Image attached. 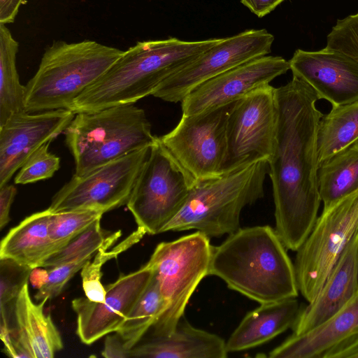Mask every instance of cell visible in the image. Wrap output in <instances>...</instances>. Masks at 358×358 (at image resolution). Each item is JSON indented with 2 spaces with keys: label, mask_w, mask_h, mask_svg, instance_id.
Wrapping results in <instances>:
<instances>
[{
  "label": "cell",
  "mask_w": 358,
  "mask_h": 358,
  "mask_svg": "<svg viewBox=\"0 0 358 358\" xmlns=\"http://www.w3.org/2000/svg\"><path fill=\"white\" fill-rule=\"evenodd\" d=\"M313 89L293 76L275 88L277 125L268 171L275 206V231L287 250L296 251L317 218V129L322 113Z\"/></svg>",
  "instance_id": "6da1fadb"
},
{
  "label": "cell",
  "mask_w": 358,
  "mask_h": 358,
  "mask_svg": "<svg viewBox=\"0 0 358 358\" xmlns=\"http://www.w3.org/2000/svg\"><path fill=\"white\" fill-rule=\"evenodd\" d=\"M221 40L185 41L169 38L138 42L78 96L69 110L77 114L134 104L152 95L166 78Z\"/></svg>",
  "instance_id": "7a4b0ae2"
},
{
  "label": "cell",
  "mask_w": 358,
  "mask_h": 358,
  "mask_svg": "<svg viewBox=\"0 0 358 358\" xmlns=\"http://www.w3.org/2000/svg\"><path fill=\"white\" fill-rule=\"evenodd\" d=\"M270 226L240 228L213 246L208 275L258 303L297 297L294 266Z\"/></svg>",
  "instance_id": "3957f363"
},
{
  "label": "cell",
  "mask_w": 358,
  "mask_h": 358,
  "mask_svg": "<svg viewBox=\"0 0 358 358\" xmlns=\"http://www.w3.org/2000/svg\"><path fill=\"white\" fill-rule=\"evenodd\" d=\"M268 171V160L259 158L216 178L196 181L184 206L162 232L196 229L209 238L234 233L241 228L242 210L263 198Z\"/></svg>",
  "instance_id": "277c9868"
},
{
  "label": "cell",
  "mask_w": 358,
  "mask_h": 358,
  "mask_svg": "<svg viewBox=\"0 0 358 358\" xmlns=\"http://www.w3.org/2000/svg\"><path fill=\"white\" fill-rule=\"evenodd\" d=\"M124 52L92 40L54 41L45 50L36 73L25 86L26 112L69 109Z\"/></svg>",
  "instance_id": "5b68a950"
},
{
  "label": "cell",
  "mask_w": 358,
  "mask_h": 358,
  "mask_svg": "<svg viewBox=\"0 0 358 358\" xmlns=\"http://www.w3.org/2000/svg\"><path fill=\"white\" fill-rule=\"evenodd\" d=\"M75 175H85L136 150L151 147L157 137L143 109L134 104L80 113L65 130Z\"/></svg>",
  "instance_id": "8992f818"
},
{
  "label": "cell",
  "mask_w": 358,
  "mask_h": 358,
  "mask_svg": "<svg viewBox=\"0 0 358 358\" xmlns=\"http://www.w3.org/2000/svg\"><path fill=\"white\" fill-rule=\"evenodd\" d=\"M212 250L210 238L199 231L157 245L147 264L168 306L150 328L152 336H168L175 330L196 287L208 275Z\"/></svg>",
  "instance_id": "52a82bcc"
},
{
  "label": "cell",
  "mask_w": 358,
  "mask_h": 358,
  "mask_svg": "<svg viewBox=\"0 0 358 358\" xmlns=\"http://www.w3.org/2000/svg\"><path fill=\"white\" fill-rule=\"evenodd\" d=\"M196 181L157 136L127 203L138 227L150 235L162 233L184 206Z\"/></svg>",
  "instance_id": "ba28073f"
},
{
  "label": "cell",
  "mask_w": 358,
  "mask_h": 358,
  "mask_svg": "<svg viewBox=\"0 0 358 358\" xmlns=\"http://www.w3.org/2000/svg\"><path fill=\"white\" fill-rule=\"evenodd\" d=\"M358 229V189L323 207L294 263L299 292L313 301Z\"/></svg>",
  "instance_id": "9c48e42d"
},
{
  "label": "cell",
  "mask_w": 358,
  "mask_h": 358,
  "mask_svg": "<svg viewBox=\"0 0 358 358\" xmlns=\"http://www.w3.org/2000/svg\"><path fill=\"white\" fill-rule=\"evenodd\" d=\"M150 150H136L83 176L74 174L53 196L49 210L105 213L127 204Z\"/></svg>",
  "instance_id": "30bf717a"
},
{
  "label": "cell",
  "mask_w": 358,
  "mask_h": 358,
  "mask_svg": "<svg viewBox=\"0 0 358 358\" xmlns=\"http://www.w3.org/2000/svg\"><path fill=\"white\" fill-rule=\"evenodd\" d=\"M232 103L197 114H182L175 128L159 137L169 152L196 181L223 173L227 122Z\"/></svg>",
  "instance_id": "8fae6325"
},
{
  "label": "cell",
  "mask_w": 358,
  "mask_h": 358,
  "mask_svg": "<svg viewBox=\"0 0 358 358\" xmlns=\"http://www.w3.org/2000/svg\"><path fill=\"white\" fill-rule=\"evenodd\" d=\"M275 88L260 87L232 103L223 173L255 159L268 160L276 134Z\"/></svg>",
  "instance_id": "7c38bea8"
},
{
  "label": "cell",
  "mask_w": 358,
  "mask_h": 358,
  "mask_svg": "<svg viewBox=\"0 0 358 358\" xmlns=\"http://www.w3.org/2000/svg\"><path fill=\"white\" fill-rule=\"evenodd\" d=\"M273 36L266 29H250L222 40L169 76L152 96L181 102L196 87L240 64L271 52Z\"/></svg>",
  "instance_id": "4fadbf2b"
},
{
  "label": "cell",
  "mask_w": 358,
  "mask_h": 358,
  "mask_svg": "<svg viewBox=\"0 0 358 358\" xmlns=\"http://www.w3.org/2000/svg\"><path fill=\"white\" fill-rule=\"evenodd\" d=\"M154 274L148 264L138 270L122 275L104 286L102 302L85 297L72 301L77 315L76 334L82 343L90 345L101 337L116 332L143 294Z\"/></svg>",
  "instance_id": "5bb4252c"
},
{
  "label": "cell",
  "mask_w": 358,
  "mask_h": 358,
  "mask_svg": "<svg viewBox=\"0 0 358 358\" xmlns=\"http://www.w3.org/2000/svg\"><path fill=\"white\" fill-rule=\"evenodd\" d=\"M290 69L280 56H263L200 84L180 102L182 114L194 115L234 103Z\"/></svg>",
  "instance_id": "9a60e30c"
},
{
  "label": "cell",
  "mask_w": 358,
  "mask_h": 358,
  "mask_svg": "<svg viewBox=\"0 0 358 358\" xmlns=\"http://www.w3.org/2000/svg\"><path fill=\"white\" fill-rule=\"evenodd\" d=\"M76 113L69 109L22 113L0 126V187L41 146L65 131Z\"/></svg>",
  "instance_id": "2e32d148"
},
{
  "label": "cell",
  "mask_w": 358,
  "mask_h": 358,
  "mask_svg": "<svg viewBox=\"0 0 358 358\" xmlns=\"http://www.w3.org/2000/svg\"><path fill=\"white\" fill-rule=\"evenodd\" d=\"M293 76L332 107L358 101V62L327 47L317 51L296 50L289 60Z\"/></svg>",
  "instance_id": "e0dca14e"
},
{
  "label": "cell",
  "mask_w": 358,
  "mask_h": 358,
  "mask_svg": "<svg viewBox=\"0 0 358 358\" xmlns=\"http://www.w3.org/2000/svg\"><path fill=\"white\" fill-rule=\"evenodd\" d=\"M358 292L357 231L333 267L315 298L301 308L293 334L309 332L328 322Z\"/></svg>",
  "instance_id": "ac0fdd59"
},
{
  "label": "cell",
  "mask_w": 358,
  "mask_h": 358,
  "mask_svg": "<svg viewBox=\"0 0 358 358\" xmlns=\"http://www.w3.org/2000/svg\"><path fill=\"white\" fill-rule=\"evenodd\" d=\"M47 301L34 303L27 282L13 303L15 327L12 335L19 357L52 358L63 348L59 332L43 310Z\"/></svg>",
  "instance_id": "d6986e66"
},
{
  "label": "cell",
  "mask_w": 358,
  "mask_h": 358,
  "mask_svg": "<svg viewBox=\"0 0 358 358\" xmlns=\"http://www.w3.org/2000/svg\"><path fill=\"white\" fill-rule=\"evenodd\" d=\"M228 353L223 338L194 327L185 315L169 336L151 335L131 349V357L226 358Z\"/></svg>",
  "instance_id": "ffe728a7"
},
{
  "label": "cell",
  "mask_w": 358,
  "mask_h": 358,
  "mask_svg": "<svg viewBox=\"0 0 358 358\" xmlns=\"http://www.w3.org/2000/svg\"><path fill=\"white\" fill-rule=\"evenodd\" d=\"M301 307L295 298L261 303L248 312L226 342L228 352L255 348L294 324Z\"/></svg>",
  "instance_id": "44dd1931"
},
{
  "label": "cell",
  "mask_w": 358,
  "mask_h": 358,
  "mask_svg": "<svg viewBox=\"0 0 358 358\" xmlns=\"http://www.w3.org/2000/svg\"><path fill=\"white\" fill-rule=\"evenodd\" d=\"M358 334V292L336 315L303 334H292L268 354L271 358H322L338 342Z\"/></svg>",
  "instance_id": "7402d4cb"
},
{
  "label": "cell",
  "mask_w": 358,
  "mask_h": 358,
  "mask_svg": "<svg viewBox=\"0 0 358 358\" xmlns=\"http://www.w3.org/2000/svg\"><path fill=\"white\" fill-rule=\"evenodd\" d=\"M49 208L25 217L2 239L0 259H10L32 269L55 252L50 235Z\"/></svg>",
  "instance_id": "603a6c76"
},
{
  "label": "cell",
  "mask_w": 358,
  "mask_h": 358,
  "mask_svg": "<svg viewBox=\"0 0 358 358\" xmlns=\"http://www.w3.org/2000/svg\"><path fill=\"white\" fill-rule=\"evenodd\" d=\"M319 193L327 207L358 189V141L320 163Z\"/></svg>",
  "instance_id": "cb8c5ba5"
},
{
  "label": "cell",
  "mask_w": 358,
  "mask_h": 358,
  "mask_svg": "<svg viewBox=\"0 0 358 358\" xmlns=\"http://www.w3.org/2000/svg\"><path fill=\"white\" fill-rule=\"evenodd\" d=\"M18 43L6 24H0V126L11 116L26 112V87L16 67Z\"/></svg>",
  "instance_id": "d4e9b609"
},
{
  "label": "cell",
  "mask_w": 358,
  "mask_h": 358,
  "mask_svg": "<svg viewBox=\"0 0 358 358\" xmlns=\"http://www.w3.org/2000/svg\"><path fill=\"white\" fill-rule=\"evenodd\" d=\"M358 141V101L332 107L317 129L320 163Z\"/></svg>",
  "instance_id": "484cf974"
},
{
  "label": "cell",
  "mask_w": 358,
  "mask_h": 358,
  "mask_svg": "<svg viewBox=\"0 0 358 358\" xmlns=\"http://www.w3.org/2000/svg\"><path fill=\"white\" fill-rule=\"evenodd\" d=\"M167 306L154 271L145 289L116 331L127 348L131 349L141 341Z\"/></svg>",
  "instance_id": "4316f807"
},
{
  "label": "cell",
  "mask_w": 358,
  "mask_h": 358,
  "mask_svg": "<svg viewBox=\"0 0 358 358\" xmlns=\"http://www.w3.org/2000/svg\"><path fill=\"white\" fill-rule=\"evenodd\" d=\"M101 219L96 220L64 247L50 255L41 267L57 266L81 256L94 255L102 247L113 245L120 237L121 231L108 234L101 227Z\"/></svg>",
  "instance_id": "83f0119b"
},
{
  "label": "cell",
  "mask_w": 358,
  "mask_h": 358,
  "mask_svg": "<svg viewBox=\"0 0 358 358\" xmlns=\"http://www.w3.org/2000/svg\"><path fill=\"white\" fill-rule=\"evenodd\" d=\"M145 234L144 229L138 227L112 250H108L110 246H104L98 250L93 261H89L81 269L83 288L88 299L96 302L104 301L106 291L101 282L103 264L138 243Z\"/></svg>",
  "instance_id": "f1b7e54d"
},
{
  "label": "cell",
  "mask_w": 358,
  "mask_h": 358,
  "mask_svg": "<svg viewBox=\"0 0 358 358\" xmlns=\"http://www.w3.org/2000/svg\"><path fill=\"white\" fill-rule=\"evenodd\" d=\"M103 214L93 210L52 213L49 228L55 252L83 232L96 220L101 218Z\"/></svg>",
  "instance_id": "f546056e"
},
{
  "label": "cell",
  "mask_w": 358,
  "mask_h": 358,
  "mask_svg": "<svg viewBox=\"0 0 358 358\" xmlns=\"http://www.w3.org/2000/svg\"><path fill=\"white\" fill-rule=\"evenodd\" d=\"M50 142L41 146L19 169L15 184H29L51 178L60 167L59 157L48 151Z\"/></svg>",
  "instance_id": "4dcf8cb0"
},
{
  "label": "cell",
  "mask_w": 358,
  "mask_h": 358,
  "mask_svg": "<svg viewBox=\"0 0 358 358\" xmlns=\"http://www.w3.org/2000/svg\"><path fill=\"white\" fill-rule=\"evenodd\" d=\"M93 255L81 256L73 261L49 268L43 285L38 289L35 299L41 301L57 297L69 280L92 259Z\"/></svg>",
  "instance_id": "1f68e13d"
},
{
  "label": "cell",
  "mask_w": 358,
  "mask_h": 358,
  "mask_svg": "<svg viewBox=\"0 0 358 358\" xmlns=\"http://www.w3.org/2000/svg\"><path fill=\"white\" fill-rule=\"evenodd\" d=\"M32 270L13 259H0V307L14 303Z\"/></svg>",
  "instance_id": "d6a6232c"
},
{
  "label": "cell",
  "mask_w": 358,
  "mask_h": 358,
  "mask_svg": "<svg viewBox=\"0 0 358 358\" xmlns=\"http://www.w3.org/2000/svg\"><path fill=\"white\" fill-rule=\"evenodd\" d=\"M326 47L358 62V12L336 21L327 36Z\"/></svg>",
  "instance_id": "836d02e7"
},
{
  "label": "cell",
  "mask_w": 358,
  "mask_h": 358,
  "mask_svg": "<svg viewBox=\"0 0 358 358\" xmlns=\"http://www.w3.org/2000/svg\"><path fill=\"white\" fill-rule=\"evenodd\" d=\"M322 358H358V334L332 346Z\"/></svg>",
  "instance_id": "e575fe53"
},
{
  "label": "cell",
  "mask_w": 358,
  "mask_h": 358,
  "mask_svg": "<svg viewBox=\"0 0 358 358\" xmlns=\"http://www.w3.org/2000/svg\"><path fill=\"white\" fill-rule=\"evenodd\" d=\"M101 355L106 358L131 357V349L126 348L120 336L116 333L106 336Z\"/></svg>",
  "instance_id": "d590c367"
},
{
  "label": "cell",
  "mask_w": 358,
  "mask_h": 358,
  "mask_svg": "<svg viewBox=\"0 0 358 358\" xmlns=\"http://www.w3.org/2000/svg\"><path fill=\"white\" fill-rule=\"evenodd\" d=\"M17 188L12 185L0 187V229L10 221V210L15 195Z\"/></svg>",
  "instance_id": "8d00e7d4"
},
{
  "label": "cell",
  "mask_w": 358,
  "mask_h": 358,
  "mask_svg": "<svg viewBox=\"0 0 358 358\" xmlns=\"http://www.w3.org/2000/svg\"><path fill=\"white\" fill-rule=\"evenodd\" d=\"M285 0H241L252 13L262 17L273 10Z\"/></svg>",
  "instance_id": "74e56055"
},
{
  "label": "cell",
  "mask_w": 358,
  "mask_h": 358,
  "mask_svg": "<svg viewBox=\"0 0 358 358\" xmlns=\"http://www.w3.org/2000/svg\"><path fill=\"white\" fill-rule=\"evenodd\" d=\"M23 0H0V24L14 22Z\"/></svg>",
  "instance_id": "f35d334b"
},
{
  "label": "cell",
  "mask_w": 358,
  "mask_h": 358,
  "mask_svg": "<svg viewBox=\"0 0 358 358\" xmlns=\"http://www.w3.org/2000/svg\"><path fill=\"white\" fill-rule=\"evenodd\" d=\"M357 233H358V229H357Z\"/></svg>",
  "instance_id": "ab89813d"
}]
</instances>
